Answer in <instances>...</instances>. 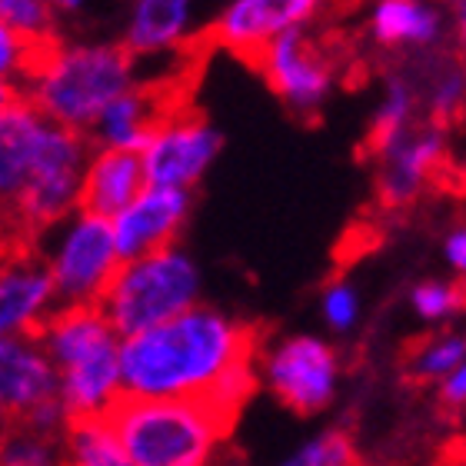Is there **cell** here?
I'll list each match as a JSON object with an SVG mask.
<instances>
[{
    "label": "cell",
    "mask_w": 466,
    "mask_h": 466,
    "mask_svg": "<svg viewBox=\"0 0 466 466\" xmlns=\"http://www.w3.org/2000/svg\"><path fill=\"white\" fill-rule=\"evenodd\" d=\"M90 137L50 120L24 94L4 90L0 104V194L14 243L37 247L80 210Z\"/></svg>",
    "instance_id": "cell-1"
},
{
    "label": "cell",
    "mask_w": 466,
    "mask_h": 466,
    "mask_svg": "<svg viewBox=\"0 0 466 466\" xmlns=\"http://www.w3.org/2000/svg\"><path fill=\"white\" fill-rule=\"evenodd\" d=\"M247 357H257V330L200 303L177 320L127 337L124 397L204 400Z\"/></svg>",
    "instance_id": "cell-2"
},
{
    "label": "cell",
    "mask_w": 466,
    "mask_h": 466,
    "mask_svg": "<svg viewBox=\"0 0 466 466\" xmlns=\"http://www.w3.org/2000/svg\"><path fill=\"white\" fill-rule=\"evenodd\" d=\"M137 84V64L120 40H74L47 44L20 90L37 110L57 124L87 134L110 104Z\"/></svg>",
    "instance_id": "cell-3"
},
{
    "label": "cell",
    "mask_w": 466,
    "mask_h": 466,
    "mask_svg": "<svg viewBox=\"0 0 466 466\" xmlns=\"http://www.w3.org/2000/svg\"><path fill=\"white\" fill-rule=\"evenodd\" d=\"M40 343L60 373V403L70 420L110 417L124 400V337L100 307H60Z\"/></svg>",
    "instance_id": "cell-4"
},
{
    "label": "cell",
    "mask_w": 466,
    "mask_h": 466,
    "mask_svg": "<svg viewBox=\"0 0 466 466\" xmlns=\"http://www.w3.org/2000/svg\"><path fill=\"white\" fill-rule=\"evenodd\" d=\"M107 420L134 466H210L230 430L204 400L124 397Z\"/></svg>",
    "instance_id": "cell-5"
},
{
    "label": "cell",
    "mask_w": 466,
    "mask_h": 466,
    "mask_svg": "<svg viewBox=\"0 0 466 466\" xmlns=\"http://www.w3.org/2000/svg\"><path fill=\"white\" fill-rule=\"evenodd\" d=\"M194 307H200V270L184 247L127 260L100 300V310L124 340L177 320Z\"/></svg>",
    "instance_id": "cell-6"
},
{
    "label": "cell",
    "mask_w": 466,
    "mask_h": 466,
    "mask_svg": "<svg viewBox=\"0 0 466 466\" xmlns=\"http://www.w3.org/2000/svg\"><path fill=\"white\" fill-rule=\"evenodd\" d=\"M57 283L60 307H100L116 270L124 267L114 224L77 210L37 243Z\"/></svg>",
    "instance_id": "cell-7"
},
{
    "label": "cell",
    "mask_w": 466,
    "mask_h": 466,
    "mask_svg": "<svg viewBox=\"0 0 466 466\" xmlns=\"http://www.w3.org/2000/svg\"><path fill=\"white\" fill-rule=\"evenodd\" d=\"M257 363H260L263 387L300 417L323 413L337 397L340 357L323 337L287 333L263 350Z\"/></svg>",
    "instance_id": "cell-8"
},
{
    "label": "cell",
    "mask_w": 466,
    "mask_h": 466,
    "mask_svg": "<svg viewBox=\"0 0 466 466\" xmlns=\"http://www.w3.org/2000/svg\"><path fill=\"white\" fill-rule=\"evenodd\" d=\"M270 90L283 100L290 114L310 120L317 116L333 94L337 84V60L310 27L287 30L267 44L260 57L253 60Z\"/></svg>",
    "instance_id": "cell-9"
},
{
    "label": "cell",
    "mask_w": 466,
    "mask_h": 466,
    "mask_svg": "<svg viewBox=\"0 0 466 466\" xmlns=\"http://www.w3.org/2000/svg\"><path fill=\"white\" fill-rule=\"evenodd\" d=\"M224 150V137L207 116L180 110L144 147V170L150 187L190 190Z\"/></svg>",
    "instance_id": "cell-10"
},
{
    "label": "cell",
    "mask_w": 466,
    "mask_h": 466,
    "mask_svg": "<svg viewBox=\"0 0 466 466\" xmlns=\"http://www.w3.org/2000/svg\"><path fill=\"white\" fill-rule=\"evenodd\" d=\"M60 310L57 283L37 247L14 243L0 273V333L40 337Z\"/></svg>",
    "instance_id": "cell-11"
},
{
    "label": "cell",
    "mask_w": 466,
    "mask_h": 466,
    "mask_svg": "<svg viewBox=\"0 0 466 466\" xmlns=\"http://www.w3.org/2000/svg\"><path fill=\"white\" fill-rule=\"evenodd\" d=\"M317 14L320 4L313 0H233L210 20L204 37L253 64L270 40L287 30L310 27Z\"/></svg>",
    "instance_id": "cell-12"
},
{
    "label": "cell",
    "mask_w": 466,
    "mask_h": 466,
    "mask_svg": "<svg viewBox=\"0 0 466 466\" xmlns=\"http://www.w3.org/2000/svg\"><path fill=\"white\" fill-rule=\"evenodd\" d=\"M60 403V373L40 337L0 340V407L7 427H20Z\"/></svg>",
    "instance_id": "cell-13"
},
{
    "label": "cell",
    "mask_w": 466,
    "mask_h": 466,
    "mask_svg": "<svg viewBox=\"0 0 466 466\" xmlns=\"http://www.w3.org/2000/svg\"><path fill=\"white\" fill-rule=\"evenodd\" d=\"M180 87L174 80L160 84H134L124 97L110 104L107 114L100 116L97 127L90 130V144L110 147V150H134L144 154L150 137L180 114Z\"/></svg>",
    "instance_id": "cell-14"
},
{
    "label": "cell",
    "mask_w": 466,
    "mask_h": 466,
    "mask_svg": "<svg viewBox=\"0 0 466 466\" xmlns=\"http://www.w3.org/2000/svg\"><path fill=\"white\" fill-rule=\"evenodd\" d=\"M190 217V190L147 187L124 214L110 220L120 260H140L147 253L177 247V233Z\"/></svg>",
    "instance_id": "cell-15"
},
{
    "label": "cell",
    "mask_w": 466,
    "mask_h": 466,
    "mask_svg": "<svg viewBox=\"0 0 466 466\" xmlns=\"http://www.w3.org/2000/svg\"><path fill=\"white\" fill-rule=\"evenodd\" d=\"M447 160V140L443 127H417L410 137H403L397 147L377 157V194L383 207H407L413 204L427 184L437 177V170Z\"/></svg>",
    "instance_id": "cell-16"
},
{
    "label": "cell",
    "mask_w": 466,
    "mask_h": 466,
    "mask_svg": "<svg viewBox=\"0 0 466 466\" xmlns=\"http://www.w3.org/2000/svg\"><path fill=\"white\" fill-rule=\"evenodd\" d=\"M144 157L134 150H110V147H94L90 164L84 170V187H80V210L104 220H116L137 197L147 190Z\"/></svg>",
    "instance_id": "cell-17"
},
{
    "label": "cell",
    "mask_w": 466,
    "mask_h": 466,
    "mask_svg": "<svg viewBox=\"0 0 466 466\" xmlns=\"http://www.w3.org/2000/svg\"><path fill=\"white\" fill-rule=\"evenodd\" d=\"M194 7L187 0H137L124 27V44L130 57H160L190 47Z\"/></svg>",
    "instance_id": "cell-18"
},
{
    "label": "cell",
    "mask_w": 466,
    "mask_h": 466,
    "mask_svg": "<svg viewBox=\"0 0 466 466\" xmlns=\"http://www.w3.org/2000/svg\"><path fill=\"white\" fill-rule=\"evenodd\" d=\"M450 20L420 0H380L367 14L370 40L383 50H430L443 40Z\"/></svg>",
    "instance_id": "cell-19"
},
{
    "label": "cell",
    "mask_w": 466,
    "mask_h": 466,
    "mask_svg": "<svg viewBox=\"0 0 466 466\" xmlns=\"http://www.w3.org/2000/svg\"><path fill=\"white\" fill-rule=\"evenodd\" d=\"M417 104H420L417 84L410 77H403V74H390L387 84H383V97H380L367 127V154L373 160L417 130L420 127Z\"/></svg>",
    "instance_id": "cell-20"
},
{
    "label": "cell",
    "mask_w": 466,
    "mask_h": 466,
    "mask_svg": "<svg viewBox=\"0 0 466 466\" xmlns=\"http://www.w3.org/2000/svg\"><path fill=\"white\" fill-rule=\"evenodd\" d=\"M64 450H67V466H134L107 417L70 420Z\"/></svg>",
    "instance_id": "cell-21"
},
{
    "label": "cell",
    "mask_w": 466,
    "mask_h": 466,
    "mask_svg": "<svg viewBox=\"0 0 466 466\" xmlns=\"http://www.w3.org/2000/svg\"><path fill=\"white\" fill-rule=\"evenodd\" d=\"M420 104L427 107L433 127H447L466 110V64L463 60L443 57L427 67L423 84H417Z\"/></svg>",
    "instance_id": "cell-22"
},
{
    "label": "cell",
    "mask_w": 466,
    "mask_h": 466,
    "mask_svg": "<svg viewBox=\"0 0 466 466\" xmlns=\"http://www.w3.org/2000/svg\"><path fill=\"white\" fill-rule=\"evenodd\" d=\"M466 363V333H433L410 350L407 373L417 383H447Z\"/></svg>",
    "instance_id": "cell-23"
},
{
    "label": "cell",
    "mask_w": 466,
    "mask_h": 466,
    "mask_svg": "<svg viewBox=\"0 0 466 466\" xmlns=\"http://www.w3.org/2000/svg\"><path fill=\"white\" fill-rule=\"evenodd\" d=\"M357 443L347 427L320 430L277 466H357Z\"/></svg>",
    "instance_id": "cell-24"
},
{
    "label": "cell",
    "mask_w": 466,
    "mask_h": 466,
    "mask_svg": "<svg viewBox=\"0 0 466 466\" xmlns=\"http://www.w3.org/2000/svg\"><path fill=\"white\" fill-rule=\"evenodd\" d=\"M4 466H67L64 437H47L24 427H7Z\"/></svg>",
    "instance_id": "cell-25"
},
{
    "label": "cell",
    "mask_w": 466,
    "mask_h": 466,
    "mask_svg": "<svg viewBox=\"0 0 466 466\" xmlns=\"http://www.w3.org/2000/svg\"><path fill=\"white\" fill-rule=\"evenodd\" d=\"M410 307L423 323H443L453 313L466 310L463 280H420L410 290Z\"/></svg>",
    "instance_id": "cell-26"
},
{
    "label": "cell",
    "mask_w": 466,
    "mask_h": 466,
    "mask_svg": "<svg viewBox=\"0 0 466 466\" xmlns=\"http://www.w3.org/2000/svg\"><path fill=\"white\" fill-rule=\"evenodd\" d=\"M0 27L37 44V47H47V44H54V10L40 0H4L0 4Z\"/></svg>",
    "instance_id": "cell-27"
},
{
    "label": "cell",
    "mask_w": 466,
    "mask_h": 466,
    "mask_svg": "<svg viewBox=\"0 0 466 466\" xmlns=\"http://www.w3.org/2000/svg\"><path fill=\"white\" fill-rule=\"evenodd\" d=\"M360 293L350 287V283L337 280L330 283L320 297V313H323V323L337 333H350L353 327L360 323Z\"/></svg>",
    "instance_id": "cell-28"
},
{
    "label": "cell",
    "mask_w": 466,
    "mask_h": 466,
    "mask_svg": "<svg viewBox=\"0 0 466 466\" xmlns=\"http://www.w3.org/2000/svg\"><path fill=\"white\" fill-rule=\"evenodd\" d=\"M443 260L450 263V270L466 280V227H457V230L447 233V240H443Z\"/></svg>",
    "instance_id": "cell-29"
},
{
    "label": "cell",
    "mask_w": 466,
    "mask_h": 466,
    "mask_svg": "<svg viewBox=\"0 0 466 466\" xmlns=\"http://www.w3.org/2000/svg\"><path fill=\"white\" fill-rule=\"evenodd\" d=\"M440 403H443L447 410L466 407V363L447 380V383H440Z\"/></svg>",
    "instance_id": "cell-30"
},
{
    "label": "cell",
    "mask_w": 466,
    "mask_h": 466,
    "mask_svg": "<svg viewBox=\"0 0 466 466\" xmlns=\"http://www.w3.org/2000/svg\"><path fill=\"white\" fill-rule=\"evenodd\" d=\"M450 37L457 40L460 50H466V0L453 4V10H450Z\"/></svg>",
    "instance_id": "cell-31"
},
{
    "label": "cell",
    "mask_w": 466,
    "mask_h": 466,
    "mask_svg": "<svg viewBox=\"0 0 466 466\" xmlns=\"http://www.w3.org/2000/svg\"><path fill=\"white\" fill-rule=\"evenodd\" d=\"M357 466H383V463H357Z\"/></svg>",
    "instance_id": "cell-32"
}]
</instances>
